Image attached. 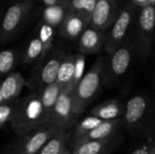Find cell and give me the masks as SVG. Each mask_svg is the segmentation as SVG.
Wrapping results in <instances>:
<instances>
[{
    "instance_id": "6da1fadb",
    "label": "cell",
    "mask_w": 155,
    "mask_h": 154,
    "mask_svg": "<svg viewBox=\"0 0 155 154\" xmlns=\"http://www.w3.org/2000/svg\"><path fill=\"white\" fill-rule=\"evenodd\" d=\"M123 122L133 135L154 138L155 105L145 95H134L125 104Z\"/></svg>"
},
{
    "instance_id": "7a4b0ae2",
    "label": "cell",
    "mask_w": 155,
    "mask_h": 154,
    "mask_svg": "<svg viewBox=\"0 0 155 154\" xmlns=\"http://www.w3.org/2000/svg\"><path fill=\"white\" fill-rule=\"evenodd\" d=\"M49 124L39 93H30L21 99L17 112L10 123L13 132L24 136L39 127Z\"/></svg>"
},
{
    "instance_id": "3957f363",
    "label": "cell",
    "mask_w": 155,
    "mask_h": 154,
    "mask_svg": "<svg viewBox=\"0 0 155 154\" xmlns=\"http://www.w3.org/2000/svg\"><path fill=\"white\" fill-rule=\"evenodd\" d=\"M106 59L100 55L90 70L84 75L74 90V111L76 115L82 113L98 94L104 83Z\"/></svg>"
},
{
    "instance_id": "277c9868",
    "label": "cell",
    "mask_w": 155,
    "mask_h": 154,
    "mask_svg": "<svg viewBox=\"0 0 155 154\" xmlns=\"http://www.w3.org/2000/svg\"><path fill=\"white\" fill-rule=\"evenodd\" d=\"M132 34L138 55L146 62L155 40V6L148 5L138 10Z\"/></svg>"
},
{
    "instance_id": "5b68a950",
    "label": "cell",
    "mask_w": 155,
    "mask_h": 154,
    "mask_svg": "<svg viewBox=\"0 0 155 154\" xmlns=\"http://www.w3.org/2000/svg\"><path fill=\"white\" fill-rule=\"evenodd\" d=\"M134 54H137L136 44L133 34H129L124 44L105 61V74L104 86L114 84L128 70Z\"/></svg>"
},
{
    "instance_id": "8992f818",
    "label": "cell",
    "mask_w": 155,
    "mask_h": 154,
    "mask_svg": "<svg viewBox=\"0 0 155 154\" xmlns=\"http://www.w3.org/2000/svg\"><path fill=\"white\" fill-rule=\"evenodd\" d=\"M138 10L139 8L132 0H126L119 17L109 32H107V41L104 48L107 55L112 54L118 49L129 36L131 34L130 30L134 25Z\"/></svg>"
},
{
    "instance_id": "52a82bcc",
    "label": "cell",
    "mask_w": 155,
    "mask_h": 154,
    "mask_svg": "<svg viewBox=\"0 0 155 154\" xmlns=\"http://www.w3.org/2000/svg\"><path fill=\"white\" fill-rule=\"evenodd\" d=\"M74 84L64 89L52 113L49 124L58 131L68 132L69 129L76 124L78 115L74 111Z\"/></svg>"
},
{
    "instance_id": "ba28073f",
    "label": "cell",
    "mask_w": 155,
    "mask_h": 154,
    "mask_svg": "<svg viewBox=\"0 0 155 154\" xmlns=\"http://www.w3.org/2000/svg\"><path fill=\"white\" fill-rule=\"evenodd\" d=\"M57 132L56 128L47 124L24 136H20V139L12 148V154H38Z\"/></svg>"
},
{
    "instance_id": "9c48e42d",
    "label": "cell",
    "mask_w": 155,
    "mask_h": 154,
    "mask_svg": "<svg viewBox=\"0 0 155 154\" xmlns=\"http://www.w3.org/2000/svg\"><path fill=\"white\" fill-rule=\"evenodd\" d=\"M32 8L33 2L29 1L17 2L8 7V9L5 11L1 25V43L4 44L7 42L17 33L25 18L31 12Z\"/></svg>"
},
{
    "instance_id": "30bf717a",
    "label": "cell",
    "mask_w": 155,
    "mask_h": 154,
    "mask_svg": "<svg viewBox=\"0 0 155 154\" xmlns=\"http://www.w3.org/2000/svg\"><path fill=\"white\" fill-rule=\"evenodd\" d=\"M122 9L117 0H97L89 27L106 32L114 25Z\"/></svg>"
},
{
    "instance_id": "8fae6325",
    "label": "cell",
    "mask_w": 155,
    "mask_h": 154,
    "mask_svg": "<svg viewBox=\"0 0 155 154\" xmlns=\"http://www.w3.org/2000/svg\"><path fill=\"white\" fill-rule=\"evenodd\" d=\"M65 55L66 54L63 49H56L52 52L49 59H45L41 64L38 65V73L36 77L39 92L45 87L56 82L61 64Z\"/></svg>"
},
{
    "instance_id": "7c38bea8",
    "label": "cell",
    "mask_w": 155,
    "mask_h": 154,
    "mask_svg": "<svg viewBox=\"0 0 155 154\" xmlns=\"http://www.w3.org/2000/svg\"><path fill=\"white\" fill-rule=\"evenodd\" d=\"M106 41L107 32L88 27L78 39V51L84 55L98 54L105 48Z\"/></svg>"
},
{
    "instance_id": "4fadbf2b",
    "label": "cell",
    "mask_w": 155,
    "mask_h": 154,
    "mask_svg": "<svg viewBox=\"0 0 155 154\" xmlns=\"http://www.w3.org/2000/svg\"><path fill=\"white\" fill-rule=\"evenodd\" d=\"M89 27V23L74 13L71 8L59 27L60 35L67 41H75Z\"/></svg>"
},
{
    "instance_id": "5bb4252c",
    "label": "cell",
    "mask_w": 155,
    "mask_h": 154,
    "mask_svg": "<svg viewBox=\"0 0 155 154\" xmlns=\"http://www.w3.org/2000/svg\"><path fill=\"white\" fill-rule=\"evenodd\" d=\"M26 84V80L18 72H13L3 81L0 88V104L18 99L20 93Z\"/></svg>"
},
{
    "instance_id": "9a60e30c",
    "label": "cell",
    "mask_w": 155,
    "mask_h": 154,
    "mask_svg": "<svg viewBox=\"0 0 155 154\" xmlns=\"http://www.w3.org/2000/svg\"><path fill=\"white\" fill-rule=\"evenodd\" d=\"M123 124H124L123 119L114 120V121H104L102 124H100L98 127L94 129L88 134L83 136L76 142L69 144V146L73 148L74 146L79 143L89 142V141H104V140L113 139L115 133L118 132L119 128Z\"/></svg>"
},
{
    "instance_id": "2e32d148",
    "label": "cell",
    "mask_w": 155,
    "mask_h": 154,
    "mask_svg": "<svg viewBox=\"0 0 155 154\" xmlns=\"http://www.w3.org/2000/svg\"><path fill=\"white\" fill-rule=\"evenodd\" d=\"M125 111V104L116 99L106 100L90 111V115L103 121H114L123 119Z\"/></svg>"
},
{
    "instance_id": "e0dca14e",
    "label": "cell",
    "mask_w": 155,
    "mask_h": 154,
    "mask_svg": "<svg viewBox=\"0 0 155 154\" xmlns=\"http://www.w3.org/2000/svg\"><path fill=\"white\" fill-rule=\"evenodd\" d=\"M64 89L62 88V86L58 83L55 82L54 84H52L45 87L43 90L39 92L42 104H43V107L45 109V114L49 123H50V119L54 112V109Z\"/></svg>"
},
{
    "instance_id": "ac0fdd59",
    "label": "cell",
    "mask_w": 155,
    "mask_h": 154,
    "mask_svg": "<svg viewBox=\"0 0 155 154\" xmlns=\"http://www.w3.org/2000/svg\"><path fill=\"white\" fill-rule=\"evenodd\" d=\"M113 139L104 141H89L71 148L72 154H109L114 147Z\"/></svg>"
},
{
    "instance_id": "d6986e66",
    "label": "cell",
    "mask_w": 155,
    "mask_h": 154,
    "mask_svg": "<svg viewBox=\"0 0 155 154\" xmlns=\"http://www.w3.org/2000/svg\"><path fill=\"white\" fill-rule=\"evenodd\" d=\"M70 1L54 6H45L42 14V21L53 26L59 28L66 15L70 11Z\"/></svg>"
},
{
    "instance_id": "ffe728a7",
    "label": "cell",
    "mask_w": 155,
    "mask_h": 154,
    "mask_svg": "<svg viewBox=\"0 0 155 154\" xmlns=\"http://www.w3.org/2000/svg\"><path fill=\"white\" fill-rule=\"evenodd\" d=\"M72 134L65 131H58L42 148L38 154H62L67 148Z\"/></svg>"
},
{
    "instance_id": "44dd1931",
    "label": "cell",
    "mask_w": 155,
    "mask_h": 154,
    "mask_svg": "<svg viewBox=\"0 0 155 154\" xmlns=\"http://www.w3.org/2000/svg\"><path fill=\"white\" fill-rule=\"evenodd\" d=\"M75 72V54H66L64 58L56 83H58L63 89L73 84Z\"/></svg>"
},
{
    "instance_id": "7402d4cb",
    "label": "cell",
    "mask_w": 155,
    "mask_h": 154,
    "mask_svg": "<svg viewBox=\"0 0 155 154\" xmlns=\"http://www.w3.org/2000/svg\"><path fill=\"white\" fill-rule=\"evenodd\" d=\"M37 35L39 36L43 44V55H42L40 63L38 64L39 65L46 59L47 56H49V53L53 49L54 38V28L41 20V22L39 23Z\"/></svg>"
},
{
    "instance_id": "603a6c76",
    "label": "cell",
    "mask_w": 155,
    "mask_h": 154,
    "mask_svg": "<svg viewBox=\"0 0 155 154\" xmlns=\"http://www.w3.org/2000/svg\"><path fill=\"white\" fill-rule=\"evenodd\" d=\"M43 55V44L38 35L32 38L24 53L23 64L25 65L39 64Z\"/></svg>"
},
{
    "instance_id": "cb8c5ba5",
    "label": "cell",
    "mask_w": 155,
    "mask_h": 154,
    "mask_svg": "<svg viewBox=\"0 0 155 154\" xmlns=\"http://www.w3.org/2000/svg\"><path fill=\"white\" fill-rule=\"evenodd\" d=\"M104 122V121H103V120H101L99 118H96L94 116H92V115L86 116L84 119H83L81 122H79L76 124L74 134L72 135V138L70 140L69 144L76 142L77 140H79L83 136L88 134L90 132H92L94 129L98 127Z\"/></svg>"
},
{
    "instance_id": "d4e9b609",
    "label": "cell",
    "mask_w": 155,
    "mask_h": 154,
    "mask_svg": "<svg viewBox=\"0 0 155 154\" xmlns=\"http://www.w3.org/2000/svg\"><path fill=\"white\" fill-rule=\"evenodd\" d=\"M97 0H70L71 10L83 17L90 25Z\"/></svg>"
},
{
    "instance_id": "484cf974",
    "label": "cell",
    "mask_w": 155,
    "mask_h": 154,
    "mask_svg": "<svg viewBox=\"0 0 155 154\" xmlns=\"http://www.w3.org/2000/svg\"><path fill=\"white\" fill-rule=\"evenodd\" d=\"M18 58V53L15 49H5L0 53V73L5 77L10 74L15 67Z\"/></svg>"
},
{
    "instance_id": "4316f807",
    "label": "cell",
    "mask_w": 155,
    "mask_h": 154,
    "mask_svg": "<svg viewBox=\"0 0 155 154\" xmlns=\"http://www.w3.org/2000/svg\"><path fill=\"white\" fill-rule=\"evenodd\" d=\"M21 99H16L5 103L0 104V126L2 129H5V126L7 123H11L15 117Z\"/></svg>"
},
{
    "instance_id": "83f0119b",
    "label": "cell",
    "mask_w": 155,
    "mask_h": 154,
    "mask_svg": "<svg viewBox=\"0 0 155 154\" xmlns=\"http://www.w3.org/2000/svg\"><path fill=\"white\" fill-rule=\"evenodd\" d=\"M84 55L78 53L75 54V72H74V86L77 85V84L81 81V79L84 77L83 73L84 69Z\"/></svg>"
},
{
    "instance_id": "f1b7e54d",
    "label": "cell",
    "mask_w": 155,
    "mask_h": 154,
    "mask_svg": "<svg viewBox=\"0 0 155 154\" xmlns=\"http://www.w3.org/2000/svg\"><path fill=\"white\" fill-rule=\"evenodd\" d=\"M153 142L154 141L148 142L147 143L143 144V146H141V147L137 148L135 151H134L132 154H150L151 153L152 147H153Z\"/></svg>"
},
{
    "instance_id": "f546056e",
    "label": "cell",
    "mask_w": 155,
    "mask_h": 154,
    "mask_svg": "<svg viewBox=\"0 0 155 154\" xmlns=\"http://www.w3.org/2000/svg\"><path fill=\"white\" fill-rule=\"evenodd\" d=\"M42 1L45 6H54L57 5H61L69 0H42Z\"/></svg>"
},
{
    "instance_id": "4dcf8cb0",
    "label": "cell",
    "mask_w": 155,
    "mask_h": 154,
    "mask_svg": "<svg viewBox=\"0 0 155 154\" xmlns=\"http://www.w3.org/2000/svg\"><path fill=\"white\" fill-rule=\"evenodd\" d=\"M132 2H133L139 9L150 5V1H149V0H132Z\"/></svg>"
},
{
    "instance_id": "1f68e13d",
    "label": "cell",
    "mask_w": 155,
    "mask_h": 154,
    "mask_svg": "<svg viewBox=\"0 0 155 154\" xmlns=\"http://www.w3.org/2000/svg\"><path fill=\"white\" fill-rule=\"evenodd\" d=\"M150 154H155V141L153 142V147H152V150H151V153Z\"/></svg>"
},
{
    "instance_id": "d6a6232c",
    "label": "cell",
    "mask_w": 155,
    "mask_h": 154,
    "mask_svg": "<svg viewBox=\"0 0 155 154\" xmlns=\"http://www.w3.org/2000/svg\"><path fill=\"white\" fill-rule=\"evenodd\" d=\"M62 154H72V152H71V150H69V149H66L64 152Z\"/></svg>"
},
{
    "instance_id": "836d02e7",
    "label": "cell",
    "mask_w": 155,
    "mask_h": 154,
    "mask_svg": "<svg viewBox=\"0 0 155 154\" xmlns=\"http://www.w3.org/2000/svg\"><path fill=\"white\" fill-rule=\"evenodd\" d=\"M149 1H150V5L155 6V0H149Z\"/></svg>"
},
{
    "instance_id": "e575fe53",
    "label": "cell",
    "mask_w": 155,
    "mask_h": 154,
    "mask_svg": "<svg viewBox=\"0 0 155 154\" xmlns=\"http://www.w3.org/2000/svg\"><path fill=\"white\" fill-rule=\"evenodd\" d=\"M15 1H18V2H25V1H29V2H33V1H35V0H15Z\"/></svg>"
},
{
    "instance_id": "d590c367",
    "label": "cell",
    "mask_w": 155,
    "mask_h": 154,
    "mask_svg": "<svg viewBox=\"0 0 155 154\" xmlns=\"http://www.w3.org/2000/svg\"><path fill=\"white\" fill-rule=\"evenodd\" d=\"M118 1V3L120 4V5H122V2H123V0H117Z\"/></svg>"
},
{
    "instance_id": "8d00e7d4",
    "label": "cell",
    "mask_w": 155,
    "mask_h": 154,
    "mask_svg": "<svg viewBox=\"0 0 155 154\" xmlns=\"http://www.w3.org/2000/svg\"><path fill=\"white\" fill-rule=\"evenodd\" d=\"M69 1H70V0H69Z\"/></svg>"
}]
</instances>
